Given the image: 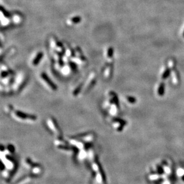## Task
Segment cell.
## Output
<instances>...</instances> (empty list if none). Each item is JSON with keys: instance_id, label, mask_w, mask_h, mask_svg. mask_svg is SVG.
<instances>
[{"instance_id": "6da1fadb", "label": "cell", "mask_w": 184, "mask_h": 184, "mask_svg": "<svg viewBox=\"0 0 184 184\" xmlns=\"http://www.w3.org/2000/svg\"><path fill=\"white\" fill-rule=\"evenodd\" d=\"M1 175L5 180H9L17 170V161L15 154V147L11 144L1 145Z\"/></svg>"}, {"instance_id": "7a4b0ae2", "label": "cell", "mask_w": 184, "mask_h": 184, "mask_svg": "<svg viewBox=\"0 0 184 184\" xmlns=\"http://www.w3.org/2000/svg\"><path fill=\"white\" fill-rule=\"evenodd\" d=\"M102 108L106 116L116 117L119 110V99L116 94L109 91L103 101Z\"/></svg>"}, {"instance_id": "3957f363", "label": "cell", "mask_w": 184, "mask_h": 184, "mask_svg": "<svg viewBox=\"0 0 184 184\" xmlns=\"http://www.w3.org/2000/svg\"><path fill=\"white\" fill-rule=\"evenodd\" d=\"M4 112L15 121L20 123H33L37 120V117L35 115L16 110L11 104L5 105L4 107Z\"/></svg>"}, {"instance_id": "277c9868", "label": "cell", "mask_w": 184, "mask_h": 184, "mask_svg": "<svg viewBox=\"0 0 184 184\" xmlns=\"http://www.w3.org/2000/svg\"><path fill=\"white\" fill-rule=\"evenodd\" d=\"M90 169L92 171V179L95 184H105V176L98 157L90 161Z\"/></svg>"}, {"instance_id": "5b68a950", "label": "cell", "mask_w": 184, "mask_h": 184, "mask_svg": "<svg viewBox=\"0 0 184 184\" xmlns=\"http://www.w3.org/2000/svg\"><path fill=\"white\" fill-rule=\"evenodd\" d=\"M24 167L29 171V174L35 178L41 175L43 173V167L38 163L35 162L29 157L26 158L24 161Z\"/></svg>"}, {"instance_id": "8992f818", "label": "cell", "mask_w": 184, "mask_h": 184, "mask_svg": "<svg viewBox=\"0 0 184 184\" xmlns=\"http://www.w3.org/2000/svg\"><path fill=\"white\" fill-rule=\"evenodd\" d=\"M45 125L48 131L55 137V138H63V133L56 119L52 117H48L45 120Z\"/></svg>"}, {"instance_id": "52a82bcc", "label": "cell", "mask_w": 184, "mask_h": 184, "mask_svg": "<svg viewBox=\"0 0 184 184\" xmlns=\"http://www.w3.org/2000/svg\"><path fill=\"white\" fill-rule=\"evenodd\" d=\"M106 119L109 125L118 132H121L126 125V122L116 117L106 116Z\"/></svg>"}, {"instance_id": "ba28073f", "label": "cell", "mask_w": 184, "mask_h": 184, "mask_svg": "<svg viewBox=\"0 0 184 184\" xmlns=\"http://www.w3.org/2000/svg\"><path fill=\"white\" fill-rule=\"evenodd\" d=\"M25 80L26 78L24 75L22 74V73L20 75L19 74L14 80V85L11 88V91L14 93H17L19 92L24 85Z\"/></svg>"}, {"instance_id": "9c48e42d", "label": "cell", "mask_w": 184, "mask_h": 184, "mask_svg": "<svg viewBox=\"0 0 184 184\" xmlns=\"http://www.w3.org/2000/svg\"><path fill=\"white\" fill-rule=\"evenodd\" d=\"M40 78L45 87L47 88L48 90L52 91V92L57 91V87L56 84L53 82L51 81V79L49 78V77L45 74V73H42L40 75Z\"/></svg>"}, {"instance_id": "30bf717a", "label": "cell", "mask_w": 184, "mask_h": 184, "mask_svg": "<svg viewBox=\"0 0 184 184\" xmlns=\"http://www.w3.org/2000/svg\"><path fill=\"white\" fill-rule=\"evenodd\" d=\"M97 80V76L96 74H95L94 72H92V73L90 75V76L88 78L86 82L84 84V87H83V91L84 93L88 92L89 90L91 89V88L93 87L94 85H95Z\"/></svg>"}, {"instance_id": "8fae6325", "label": "cell", "mask_w": 184, "mask_h": 184, "mask_svg": "<svg viewBox=\"0 0 184 184\" xmlns=\"http://www.w3.org/2000/svg\"><path fill=\"white\" fill-rule=\"evenodd\" d=\"M51 47L53 48L55 52H56V54L60 55L64 52V48L63 47V45L59 41H58V40H57V39H56V38H51Z\"/></svg>"}, {"instance_id": "7c38bea8", "label": "cell", "mask_w": 184, "mask_h": 184, "mask_svg": "<svg viewBox=\"0 0 184 184\" xmlns=\"http://www.w3.org/2000/svg\"><path fill=\"white\" fill-rule=\"evenodd\" d=\"M34 178L35 177L33 176L32 175L28 174L19 179L18 181L16 182L15 184H29Z\"/></svg>"}, {"instance_id": "4fadbf2b", "label": "cell", "mask_w": 184, "mask_h": 184, "mask_svg": "<svg viewBox=\"0 0 184 184\" xmlns=\"http://www.w3.org/2000/svg\"><path fill=\"white\" fill-rule=\"evenodd\" d=\"M112 71H113V68H112V67L110 66V65H109V66L105 67L104 71H103V76H104V79H110L112 75Z\"/></svg>"}, {"instance_id": "5bb4252c", "label": "cell", "mask_w": 184, "mask_h": 184, "mask_svg": "<svg viewBox=\"0 0 184 184\" xmlns=\"http://www.w3.org/2000/svg\"><path fill=\"white\" fill-rule=\"evenodd\" d=\"M81 20L82 19L79 16H75V17H72L69 19L67 21V23L69 25H73V24H76L79 23L81 21Z\"/></svg>"}, {"instance_id": "9a60e30c", "label": "cell", "mask_w": 184, "mask_h": 184, "mask_svg": "<svg viewBox=\"0 0 184 184\" xmlns=\"http://www.w3.org/2000/svg\"><path fill=\"white\" fill-rule=\"evenodd\" d=\"M43 57V53L42 52H38L37 54L35 56V57H34L33 59L32 60V64L33 66H35L38 64H39V63L40 62L41 60L42 59Z\"/></svg>"}, {"instance_id": "2e32d148", "label": "cell", "mask_w": 184, "mask_h": 184, "mask_svg": "<svg viewBox=\"0 0 184 184\" xmlns=\"http://www.w3.org/2000/svg\"><path fill=\"white\" fill-rule=\"evenodd\" d=\"M113 48L112 47H109L108 48L107 51L106 52V58H107V61L109 62V64H110V60L112 58V57H113Z\"/></svg>"}, {"instance_id": "e0dca14e", "label": "cell", "mask_w": 184, "mask_h": 184, "mask_svg": "<svg viewBox=\"0 0 184 184\" xmlns=\"http://www.w3.org/2000/svg\"><path fill=\"white\" fill-rule=\"evenodd\" d=\"M165 84L164 83H161L159 87V90H158V94L160 96L163 95L164 93H165Z\"/></svg>"}, {"instance_id": "ac0fdd59", "label": "cell", "mask_w": 184, "mask_h": 184, "mask_svg": "<svg viewBox=\"0 0 184 184\" xmlns=\"http://www.w3.org/2000/svg\"><path fill=\"white\" fill-rule=\"evenodd\" d=\"M170 73V70L169 69H166V70H165L163 73V75L162 76H161V78L163 79H166V78H167L169 76Z\"/></svg>"}, {"instance_id": "d6986e66", "label": "cell", "mask_w": 184, "mask_h": 184, "mask_svg": "<svg viewBox=\"0 0 184 184\" xmlns=\"http://www.w3.org/2000/svg\"><path fill=\"white\" fill-rule=\"evenodd\" d=\"M127 101L130 103H132V104H133V103H135L137 101V99H136L135 98L133 97H130V96H128L127 97Z\"/></svg>"}, {"instance_id": "ffe728a7", "label": "cell", "mask_w": 184, "mask_h": 184, "mask_svg": "<svg viewBox=\"0 0 184 184\" xmlns=\"http://www.w3.org/2000/svg\"><path fill=\"white\" fill-rule=\"evenodd\" d=\"M182 179H183V180H184V176L182 177Z\"/></svg>"}, {"instance_id": "44dd1931", "label": "cell", "mask_w": 184, "mask_h": 184, "mask_svg": "<svg viewBox=\"0 0 184 184\" xmlns=\"http://www.w3.org/2000/svg\"></svg>"}]
</instances>
